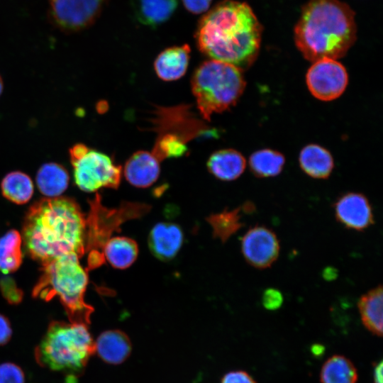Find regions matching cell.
<instances>
[{"label":"cell","mask_w":383,"mask_h":383,"mask_svg":"<svg viewBox=\"0 0 383 383\" xmlns=\"http://www.w3.org/2000/svg\"><path fill=\"white\" fill-rule=\"evenodd\" d=\"M22 240L26 252L41 265L64 255H84L87 245V221L72 198H43L26 213Z\"/></svg>","instance_id":"obj_1"},{"label":"cell","mask_w":383,"mask_h":383,"mask_svg":"<svg viewBox=\"0 0 383 383\" xmlns=\"http://www.w3.org/2000/svg\"><path fill=\"white\" fill-rule=\"evenodd\" d=\"M262 32L261 24L246 3L223 0L201 18L195 38L203 54L243 70L256 59Z\"/></svg>","instance_id":"obj_2"},{"label":"cell","mask_w":383,"mask_h":383,"mask_svg":"<svg viewBox=\"0 0 383 383\" xmlns=\"http://www.w3.org/2000/svg\"><path fill=\"white\" fill-rule=\"evenodd\" d=\"M355 13L339 0H309L294 28V40L311 62L343 57L356 39Z\"/></svg>","instance_id":"obj_3"},{"label":"cell","mask_w":383,"mask_h":383,"mask_svg":"<svg viewBox=\"0 0 383 383\" xmlns=\"http://www.w3.org/2000/svg\"><path fill=\"white\" fill-rule=\"evenodd\" d=\"M87 284V270L79 257L67 255L42 265L33 296L46 301L58 297L70 322L88 325L94 309L84 301Z\"/></svg>","instance_id":"obj_4"},{"label":"cell","mask_w":383,"mask_h":383,"mask_svg":"<svg viewBox=\"0 0 383 383\" xmlns=\"http://www.w3.org/2000/svg\"><path fill=\"white\" fill-rule=\"evenodd\" d=\"M94 353V340L87 325L58 321L49 324L35 350L40 366L67 374L74 381Z\"/></svg>","instance_id":"obj_5"},{"label":"cell","mask_w":383,"mask_h":383,"mask_svg":"<svg viewBox=\"0 0 383 383\" xmlns=\"http://www.w3.org/2000/svg\"><path fill=\"white\" fill-rule=\"evenodd\" d=\"M243 70L233 65L210 60L203 62L192 78V90L202 117L234 106L243 94L245 81Z\"/></svg>","instance_id":"obj_6"},{"label":"cell","mask_w":383,"mask_h":383,"mask_svg":"<svg viewBox=\"0 0 383 383\" xmlns=\"http://www.w3.org/2000/svg\"><path fill=\"white\" fill-rule=\"evenodd\" d=\"M71 164L75 184L84 192H94L103 187L116 189L120 184L122 167L105 153L89 148Z\"/></svg>","instance_id":"obj_7"},{"label":"cell","mask_w":383,"mask_h":383,"mask_svg":"<svg viewBox=\"0 0 383 383\" xmlns=\"http://www.w3.org/2000/svg\"><path fill=\"white\" fill-rule=\"evenodd\" d=\"M109 0H49L48 18L65 33L84 30L98 19Z\"/></svg>","instance_id":"obj_8"},{"label":"cell","mask_w":383,"mask_h":383,"mask_svg":"<svg viewBox=\"0 0 383 383\" xmlns=\"http://www.w3.org/2000/svg\"><path fill=\"white\" fill-rule=\"evenodd\" d=\"M345 67L335 60L314 62L306 74V84L311 93L322 101L339 97L348 84Z\"/></svg>","instance_id":"obj_9"},{"label":"cell","mask_w":383,"mask_h":383,"mask_svg":"<svg viewBox=\"0 0 383 383\" xmlns=\"http://www.w3.org/2000/svg\"><path fill=\"white\" fill-rule=\"evenodd\" d=\"M279 251V241L276 233L267 226H252L241 238L243 256L255 268L270 267L277 260Z\"/></svg>","instance_id":"obj_10"},{"label":"cell","mask_w":383,"mask_h":383,"mask_svg":"<svg viewBox=\"0 0 383 383\" xmlns=\"http://www.w3.org/2000/svg\"><path fill=\"white\" fill-rule=\"evenodd\" d=\"M335 217L348 229L362 231L374 224V214L369 199L359 192H348L333 204Z\"/></svg>","instance_id":"obj_11"},{"label":"cell","mask_w":383,"mask_h":383,"mask_svg":"<svg viewBox=\"0 0 383 383\" xmlns=\"http://www.w3.org/2000/svg\"><path fill=\"white\" fill-rule=\"evenodd\" d=\"M184 242V233L174 223L160 222L150 230L148 243L152 254L162 261L174 258Z\"/></svg>","instance_id":"obj_12"},{"label":"cell","mask_w":383,"mask_h":383,"mask_svg":"<svg viewBox=\"0 0 383 383\" xmlns=\"http://www.w3.org/2000/svg\"><path fill=\"white\" fill-rule=\"evenodd\" d=\"M160 162L151 152L137 151L125 164V178L129 184L135 187L147 188L153 184L159 177Z\"/></svg>","instance_id":"obj_13"},{"label":"cell","mask_w":383,"mask_h":383,"mask_svg":"<svg viewBox=\"0 0 383 383\" xmlns=\"http://www.w3.org/2000/svg\"><path fill=\"white\" fill-rule=\"evenodd\" d=\"M95 353L105 362L119 365L129 357L131 353V342L128 336L118 329L102 332L96 341Z\"/></svg>","instance_id":"obj_14"},{"label":"cell","mask_w":383,"mask_h":383,"mask_svg":"<svg viewBox=\"0 0 383 383\" xmlns=\"http://www.w3.org/2000/svg\"><path fill=\"white\" fill-rule=\"evenodd\" d=\"M190 51L187 44L173 46L162 51L154 62L157 77L170 82L184 76L189 65Z\"/></svg>","instance_id":"obj_15"},{"label":"cell","mask_w":383,"mask_h":383,"mask_svg":"<svg viewBox=\"0 0 383 383\" xmlns=\"http://www.w3.org/2000/svg\"><path fill=\"white\" fill-rule=\"evenodd\" d=\"M131 4L138 22L155 28L171 18L178 0H131Z\"/></svg>","instance_id":"obj_16"},{"label":"cell","mask_w":383,"mask_h":383,"mask_svg":"<svg viewBox=\"0 0 383 383\" xmlns=\"http://www.w3.org/2000/svg\"><path fill=\"white\" fill-rule=\"evenodd\" d=\"M246 162L240 152L224 149L213 152L207 161V167L215 177L223 181L238 179L244 172Z\"/></svg>","instance_id":"obj_17"},{"label":"cell","mask_w":383,"mask_h":383,"mask_svg":"<svg viewBox=\"0 0 383 383\" xmlns=\"http://www.w3.org/2000/svg\"><path fill=\"white\" fill-rule=\"evenodd\" d=\"M382 286L378 285L362 294L357 308L364 326L372 334L382 336Z\"/></svg>","instance_id":"obj_18"},{"label":"cell","mask_w":383,"mask_h":383,"mask_svg":"<svg viewBox=\"0 0 383 383\" xmlns=\"http://www.w3.org/2000/svg\"><path fill=\"white\" fill-rule=\"evenodd\" d=\"M102 255L114 268L124 270L133 264L138 255L136 242L128 237L109 238L102 248Z\"/></svg>","instance_id":"obj_19"},{"label":"cell","mask_w":383,"mask_h":383,"mask_svg":"<svg viewBox=\"0 0 383 383\" xmlns=\"http://www.w3.org/2000/svg\"><path fill=\"white\" fill-rule=\"evenodd\" d=\"M299 161L302 170L315 179L328 178L334 165L331 153L316 144L305 146L299 154Z\"/></svg>","instance_id":"obj_20"},{"label":"cell","mask_w":383,"mask_h":383,"mask_svg":"<svg viewBox=\"0 0 383 383\" xmlns=\"http://www.w3.org/2000/svg\"><path fill=\"white\" fill-rule=\"evenodd\" d=\"M70 175L62 165L56 162L43 164L38 170L36 183L39 191L48 198L57 197L67 188Z\"/></svg>","instance_id":"obj_21"},{"label":"cell","mask_w":383,"mask_h":383,"mask_svg":"<svg viewBox=\"0 0 383 383\" xmlns=\"http://www.w3.org/2000/svg\"><path fill=\"white\" fill-rule=\"evenodd\" d=\"M357 378L354 364L340 355L330 357L322 365L320 372L321 383H356Z\"/></svg>","instance_id":"obj_22"},{"label":"cell","mask_w":383,"mask_h":383,"mask_svg":"<svg viewBox=\"0 0 383 383\" xmlns=\"http://www.w3.org/2000/svg\"><path fill=\"white\" fill-rule=\"evenodd\" d=\"M255 206L251 202H246L241 207L231 210H225L218 214L212 215L209 221L213 229L215 236L223 242L226 241L233 234L235 233L243 226L240 221L241 212H253Z\"/></svg>","instance_id":"obj_23"},{"label":"cell","mask_w":383,"mask_h":383,"mask_svg":"<svg viewBox=\"0 0 383 383\" xmlns=\"http://www.w3.org/2000/svg\"><path fill=\"white\" fill-rule=\"evenodd\" d=\"M22 237L11 230L0 238V272L7 274L16 271L23 260Z\"/></svg>","instance_id":"obj_24"},{"label":"cell","mask_w":383,"mask_h":383,"mask_svg":"<svg viewBox=\"0 0 383 383\" xmlns=\"http://www.w3.org/2000/svg\"><path fill=\"white\" fill-rule=\"evenodd\" d=\"M1 190L8 200L23 204L32 197L34 187L28 174L21 171H13L5 175L1 180Z\"/></svg>","instance_id":"obj_25"},{"label":"cell","mask_w":383,"mask_h":383,"mask_svg":"<svg viewBox=\"0 0 383 383\" xmlns=\"http://www.w3.org/2000/svg\"><path fill=\"white\" fill-rule=\"evenodd\" d=\"M285 162L280 152L263 149L253 152L249 159L250 170L257 177H270L278 175Z\"/></svg>","instance_id":"obj_26"},{"label":"cell","mask_w":383,"mask_h":383,"mask_svg":"<svg viewBox=\"0 0 383 383\" xmlns=\"http://www.w3.org/2000/svg\"><path fill=\"white\" fill-rule=\"evenodd\" d=\"M187 138L177 133H161L156 140L154 150L151 152L160 161L165 158L179 157L187 151Z\"/></svg>","instance_id":"obj_27"},{"label":"cell","mask_w":383,"mask_h":383,"mask_svg":"<svg viewBox=\"0 0 383 383\" xmlns=\"http://www.w3.org/2000/svg\"><path fill=\"white\" fill-rule=\"evenodd\" d=\"M0 290L4 298L11 304H18L23 299V291L11 277L4 276L0 279Z\"/></svg>","instance_id":"obj_28"},{"label":"cell","mask_w":383,"mask_h":383,"mask_svg":"<svg viewBox=\"0 0 383 383\" xmlns=\"http://www.w3.org/2000/svg\"><path fill=\"white\" fill-rule=\"evenodd\" d=\"M0 383H25L23 370L13 362L0 364Z\"/></svg>","instance_id":"obj_29"},{"label":"cell","mask_w":383,"mask_h":383,"mask_svg":"<svg viewBox=\"0 0 383 383\" xmlns=\"http://www.w3.org/2000/svg\"><path fill=\"white\" fill-rule=\"evenodd\" d=\"M284 301L282 293L275 288H268L265 289L262 296V304L263 306L270 311L279 309Z\"/></svg>","instance_id":"obj_30"},{"label":"cell","mask_w":383,"mask_h":383,"mask_svg":"<svg viewBox=\"0 0 383 383\" xmlns=\"http://www.w3.org/2000/svg\"><path fill=\"white\" fill-rule=\"evenodd\" d=\"M221 383H257L254 378L247 372L235 370L223 375Z\"/></svg>","instance_id":"obj_31"},{"label":"cell","mask_w":383,"mask_h":383,"mask_svg":"<svg viewBox=\"0 0 383 383\" xmlns=\"http://www.w3.org/2000/svg\"><path fill=\"white\" fill-rule=\"evenodd\" d=\"M185 9L193 14H200L206 11L212 0H182Z\"/></svg>","instance_id":"obj_32"},{"label":"cell","mask_w":383,"mask_h":383,"mask_svg":"<svg viewBox=\"0 0 383 383\" xmlns=\"http://www.w3.org/2000/svg\"><path fill=\"white\" fill-rule=\"evenodd\" d=\"M12 335V329L9 319L0 314V346L6 344Z\"/></svg>","instance_id":"obj_33"},{"label":"cell","mask_w":383,"mask_h":383,"mask_svg":"<svg viewBox=\"0 0 383 383\" xmlns=\"http://www.w3.org/2000/svg\"><path fill=\"white\" fill-rule=\"evenodd\" d=\"M373 383H382V361L376 363L373 372Z\"/></svg>","instance_id":"obj_34"},{"label":"cell","mask_w":383,"mask_h":383,"mask_svg":"<svg viewBox=\"0 0 383 383\" xmlns=\"http://www.w3.org/2000/svg\"><path fill=\"white\" fill-rule=\"evenodd\" d=\"M323 350V348H321V345H314L312 348V351L314 354H321V351Z\"/></svg>","instance_id":"obj_35"},{"label":"cell","mask_w":383,"mask_h":383,"mask_svg":"<svg viewBox=\"0 0 383 383\" xmlns=\"http://www.w3.org/2000/svg\"><path fill=\"white\" fill-rule=\"evenodd\" d=\"M3 89H4V83H3L1 76L0 75V96L2 94Z\"/></svg>","instance_id":"obj_36"}]
</instances>
